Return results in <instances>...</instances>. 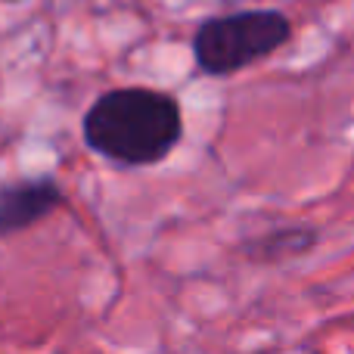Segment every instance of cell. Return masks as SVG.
<instances>
[{
	"mask_svg": "<svg viewBox=\"0 0 354 354\" xmlns=\"http://www.w3.org/2000/svg\"><path fill=\"white\" fill-rule=\"evenodd\" d=\"M183 118L174 97L147 87L109 91L87 109L84 140L118 165H156L180 143Z\"/></svg>",
	"mask_w": 354,
	"mask_h": 354,
	"instance_id": "obj_1",
	"label": "cell"
},
{
	"mask_svg": "<svg viewBox=\"0 0 354 354\" xmlns=\"http://www.w3.org/2000/svg\"><path fill=\"white\" fill-rule=\"evenodd\" d=\"M314 245V230L308 227H283V230H274L268 236H261L255 243V255L264 258H292L301 255Z\"/></svg>",
	"mask_w": 354,
	"mask_h": 354,
	"instance_id": "obj_4",
	"label": "cell"
},
{
	"mask_svg": "<svg viewBox=\"0 0 354 354\" xmlns=\"http://www.w3.org/2000/svg\"><path fill=\"white\" fill-rule=\"evenodd\" d=\"M289 41V19L283 12L252 10L208 19L193 37V53L202 72L230 75L270 56Z\"/></svg>",
	"mask_w": 354,
	"mask_h": 354,
	"instance_id": "obj_2",
	"label": "cell"
},
{
	"mask_svg": "<svg viewBox=\"0 0 354 354\" xmlns=\"http://www.w3.org/2000/svg\"><path fill=\"white\" fill-rule=\"evenodd\" d=\"M10 3H19V0H10Z\"/></svg>",
	"mask_w": 354,
	"mask_h": 354,
	"instance_id": "obj_5",
	"label": "cell"
},
{
	"mask_svg": "<svg viewBox=\"0 0 354 354\" xmlns=\"http://www.w3.org/2000/svg\"><path fill=\"white\" fill-rule=\"evenodd\" d=\"M62 189L53 177H31L0 189V236L19 233L59 208Z\"/></svg>",
	"mask_w": 354,
	"mask_h": 354,
	"instance_id": "obj_3",
	"label": "cell"
}]
</instances>
